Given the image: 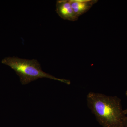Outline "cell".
I'll use <instances>...</instances> for the list:
<instances>
[{
	"mask_svg": "<svg viewBox=\"0 0 127 127\" xmlns=\"http://www.w3.org/2000/svg\"><path fill=\"white\" fill-rule=\"evenodd\" d=\"M89 108L103 127H124L126 115L118 97L91 92L87 95Z\"/></svg>",
	"mask_w": 127,
	"mask_h": 127,
	"instance_id": "6da1fadb",
	"label": "cell"
},
{
	"mask_svg": "<svg viewBox=\"0 0 127 127\" xmlns=\"http://www.w3.org/2000/svg\"><path fill=\"white\" fill-rule=\"evenodd\" d=\"M2 63L10 66L20 77L22 85L29 84L39 78H47L59 81L70 85V80L59 79L42 71L40 64L35 59H27L18 57H7L2 59Z\"/></svg>",
	"mask_w": 127,
	"mask_h": 127,
	"instance_id": "7a4b0ae2",
	"label": "cell"
},
{
	"mask_svg": "<svg viewBox=\"0 0 127 127\" xmlns=\"http://www.w3.org/2000/svg\"><path fill=\"white\" fill-rule=\"evenodd\" d=\"M56 11L58 15L64 20L75 21L78 19L73 11L70 0L57 1Z\"/></svg>",
	"mask_w": 127,
	"mask_h": 127,
	"instance_id": "3957f363",
	"label": "cell"
},
{
	"mask_svg": "<svg viewBox=\"0 0 127 127\" xmlns=\"http://www.w3.org/2000/svg\"><path fill=\"white\" fill-rule=\"evenodd\" d=\"M71 5L75 15L78 18L88 11L96 0H70Z\"/></svg>",
	"mask_w": 127,
	"mask_h": 127,
	"instance_id": "277c9868",
	"label": "cell"
},
{
	"mask_svg": "<svg viewBox=\"0 0 127 127\" xmlns=\"http://www.w3.org/2000/svg\"><path fill=\"white\" fill-rule=\"evenodd\" d=\"M124 127H127V115L126 116Z\"/></svg>",
	"mask_w": 127,
	"mask_h": 127,
	"instance_id": "5b68a950",
	"label": "cell"
},
{
	"mask_svg": "<svg viewBox=\"0 0 127 127\" xmlns=\"http://www.w3.org/2000/svg\"><path fill=\"white\" fill-rule=\"evenodd\" d=\"M125 94H126V96H127V90ZM124 113L125 114V115H127V108L125 110H124Z\"/></svg>",
	"mask_w": 127,
	"mask_h": 127,
	"instance_id": "8992f818",
	"label": "cell"
}]
</instances>
